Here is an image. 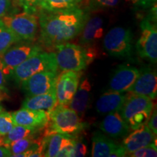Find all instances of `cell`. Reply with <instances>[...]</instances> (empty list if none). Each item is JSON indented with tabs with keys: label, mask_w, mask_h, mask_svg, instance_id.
Returning a JSON list of instances; mask_svg holds the SVG:
<instances>
[{
	"label": "cell",
	"mask_w": 157,
	"mask_h": 157,
	"mask_svg": "<svg viewBox=\"0 0 157 157\" xmlns=\"http://www.w3.org/2000/svg\"><path fill=\"white\" fill-rule=\"evenodd\" d=\"M2 100H3L2 95L1 94H0V112H1V111H4V109L2 108V105H1V102L2 101Z\"/></svg>",
	"instance_id": "39"
},
{
	"label": "cell",
	"mask_w": 157,
	"mask_h": 157,
	"mask_svg": "<svg viewBox=\"0 0 157 157\" xmlns=\"http://www.w3.org/2000/svg\"><path fill=\"white\" fill-rule=\"evenodd\" d=\"M57 66L63 71H82L96 56L93 46L84 48L71 43H63L54 47Z\"/></svg>",
	"instance_id": "2"
},
{
	"label": "cell",
	"mask_w": 157,
	"mask_h": 157,
	"mask_svg": "<svg viewBox=\"0 0 157 157\" xmlns=\"http://www.w3.org/2000/svg\"><path fill=\"white\" fill-rule=\"evenodd\" d=\"M43 1L44 0H25L23 8L25 11L36 14L40 9V6Z\"/></svg>",
	"instance_id": "30"
},
{
	"label": "cell",
	"mask_w": 157,
	"mask_h": 157,
	"mask_svg": "<svg viewBox=\"0 0 157 157\" xmlns=\"http://www.w3.org/2000/svg\"><path fill=\"white\" fill-rule=\"evenodd\" d=\"M92 142L93 148L91 155L93 157H109L110 154L119 146L100 131H95L93 133Z\"/></svg>",
	"instance_id": "21"
},
{
	"label": "cell",
	"mask_w": 157,
	"mask_h": 157,
	"mask_svg": "<svg viewBox=\"0 0 157 157\" xmlns=\"http://www.w3.org/2000/svg\"><path fill=\"white\" fill-rule=\"evenodd\" d=\"M83 0H44L39 10L47 11L64 10L78 7Z\"/></svg>",
	"instance_id": "23"
},
{
	"label": "cell",
	"mask_w": 157,
	"mask_h": 157,
	"mask_svg": "<svg viewBox=\"0 0 157 157\" xmlns=\"http://www.w3.org/2000/svg\"><path fill=\"white\" fill-rule=\"evenodd\" d=\"M141 33L137 42L136 50L138 56L150 60L157 61V29L156 21L148 15L140 23Z\"/></svg>",
	"instance_id": "8"
},
{
	"label": "cell",
	"mask_w": 157,
	"mask_h": 157,
	"mask_svg": "<svg viewBox=\"0 0 157 157\" xmlns=\"http://www.w3.org/2000/svg\"><path fill=\"white\" fill-rule=\"evenodd\" d=\"M119 3V0H87L84 10L88 13L91 12L113 8Z\"/></svg>",
	"instance_id": "26"
},
{
	"label": "cell",
	"mask_w": 157,
	"mask_h": 157,
	"mask_svg": "<svg viewBox=\"0 0 157 157\" xmlns=\"http://www.w3.org/2000/svg\"><path fill=\"white\" fill-rule=\"evenodd\" d=\"M92 86L87 78H84L72 98L68 106L73 109L76 113L82 118L90 105V95Z\"/></svg>",
	"instance_id": "19"
},
{
	"label": "cell",
	"mask_w": 157,
	"mask_h": 157,
	"mask_svg": "<svg viewBox=\"0 0 157 157\" xmlns=\"http://www.w3.org/2000/svg\"><path fill=\"white\" fill-rule=\"evenodd\" d=\"M34 136L35 135L29 136L12 143L8 146V148L12 153V156L14 154H21L31 148L33 145H34L39 140V138H35Z\"/></svg>",
	"instance_id": "25"
},
{
	"label": "cell",
	"mask_w": 157,
	"mask_h": 157,
	"mask_svg": "<svg viewBox=\"0 0 157 157\" xmlns=\"http://www.w3.org/2000/svg\"><path fill=\"white\" fill-rule=\"evenodd\" d=\"M89 14L78 7L64 10H39L40 42L48 48L66 43L81 34Z\"/></svg>",
	"instance_id": "1"
},
{
	"label": "cell",
	"mask_w": 157,
	"mask_h": 157,
	"mask_svg": "<svg viewBox=\"0 0 157 157\" xmlns=\"http://www.w3.org/2000/svg\"><path fill=\"white\" fill-rule=\"evenodd\" d=\"M21 42L14 33L7 29L0 20V56L15 43Z\"/></svg>",
	"instance_id": "24"
},
{
	"label": "cell",
	"mask_w": 157,
	"mask_h": 157,
	"mask_svg": "<svg viewBox=\"0 0 157 157\" xmlns=\"http://www.w3.org/2000/svg\"><path fill=\"white\" fill-rule=\"evenodd\" d=\"M58 105L56 87L49 93L42 95L29 96L23 101L22 108L32 110H44L49 112Z\"/></svg>",
	"instance_id": "20"
},
{
	"label": "cell",
	"mask_w": 157,
	"mask_h": 157,
	"mask_svg": "<svg viewBox=\"0 0 157 157\" xmlns=\"http://www.w3.org/2000/svg\"><path fill=\"white\" fill-rule=\"evenodd\" d=\"M39 130L41 129L31 128V127L21 126V125H15L13 129L5 135L4 146L8 148V146L12 143L29 136L35 135Z\"/></svg>",
	"instance_id": "22"
},
{
	"label": "cell",
	"mask_w": 157,
	"mask_h": 157,
	"mask_svg": "<svg viewBox=\"0 0 157 157\" xmlns=\"http://www.w3.org/2000/svg\"><path fill=\"white\" fill-rule=\"evenodd\" d=\"M127 93L119 113L133 130L146 124L154 108V103L146 96Z\"/></svg>",
	"instance_id": "3"
},
{
	"label": "cell",
	"mask_w": 157,
	"mask_h": 157,
	"mask_svg": "<svg viewBox=\"0 0 157 157\" xmlns=\"http://www.w3.org/2000/svg\"><path fill=\"white\" fill-rule=\"evenodd\" d=\"M126 151H125L124 148L121 145H119V147L116 149V150L113 153L110 154L109 157H121L126 156Z\"/></svg>",
	"instance_id": "35"
},
{
	"label": "cell",
	"mask_w": 157,
	"mask_h": 157,
	"mask_svg": "<svg viewBox=\"0 0 157 157\" xmlns=\"http://www.w3.org/2000/svg\"><path fill=\"white\" fill-rule=\"evenodd\" d=\"M154 142H156V135L151 132L146 124H144L133 129L132 132L124 137L121 146L124 148L126 154H129Z\"/></svg>",
	"instance_id": "15"
},
{
	"label": "cell",
	"mask_w": 157,
	"mask_h": 157,
	"mask_svg": "<svg viewBox=\"0 0 157 157\" xmlns=\"http://www.w3.org/2000/svg\"><path fill=\"white\" fill-rule=\"evenodd\" d=\"M102 132L112 138H121L129 132L130 128L126 121L121 118L119 112L106 114L99 125Z\"/></svg>",
	"instance_id": "16"
},
{
	"label": "cell",
	"mask_w": 157,
	"mask_h": 157,
	"mask_svg": "<svg viewBox=\"0 0 157 157\" xmlns=\"http://www.w3.org/2000/svg\"><path fill=\"white\" fill-rule=\"evenodd\" d=\"M125 98L126 94L124 93H119L109 90L102 94L96 102V111L101 115L119 112L125 101Z\"/></svg>",
	"instance_id": "17"
},
{
	"label": "cell",
	"mask_w": 157,
	"mask_h": 157,
	"mask_svg": "<svg viewBox=\"0 0 157 157\" xmlns=\"http://www.w3.org/2000/svg\"><path fill=\"white\" fill-rule=\"evenodd\" d=\"M148 128L151 130V132L156 135L157 134V112H156V108L155 107L153 109V111L149 118L148 122L146 124Z\"/></svg>",
	"instance_id": "32"
},
{
	"label": "cell",
	"mask_w": 157,
	"mask_h": 157,
	"mask_svg": "<svg viewBox=\"0 0 157 157\" xmlns=\"http://www.w3.org/2000/svg\"><path fill=\"white\" fill-rule=\"evenodd\" d=\"M130 93L146 96L151 100L156 98L157 76L156 70L151 68H143L131 89Z\"/></svg>",
	"instance_id": "13"
},
{
	"label": "cell",
	"mask_w": 157,
	"mask_h": 157,
	"mask_svg": "<svg viewBox=\"0 0 157 157\" xmlns=\"http://www.w3.org/2000/svg\"><path fill=\"white\" fill-rule=\"evenodd\" d=\"M139 74L140 70L134 66L119 65L110 78L109 90L119 93H127L136 81Z\"/></svg>",
	"instance_id": "12"
},
{
	"label": "cell",
	"mask_w": 157,
	"mask_h": 157,
	"mask_svg": "<svg viewBox=\"0 0 157 157\" xmlns=\"http://www.w3.org/2000/svg\"><path fill=\"white\" fill-rule=\"evenodd\" d=\"M157 156L156 142L151 143L149 146L143 147L129 154V156L132 157H152Z\"/></svg>",
	"instance_id": "28"
},
{
	"label": "cell",
	"mask_w": 157,
	"mask_h": 157,
	"mask_svg": "<svg viewBox=\"0 0 157 157\" xmlns=\"http://www.w3.org/2000/svg\"><path fill=\"white\" fill-rule=\"evenodd\" d=\"M11 5L12 0H0V19L8 14Z\"/></svg>",
	"instance_id": "33"
},
{
	"label": "cell",
	"mask_w": 157,
	"mask_h": 157,
	"mask_svg": "<svg viewBox=\"0 0 157 157\" xmlns=\"http://www.w3.org/2000/svg\"><path fill=\"white\" fill-rule=\"evenodd\" d=\"M87 154V148L82 140H78L76 136L75 146H74L73 156L74 157L85 156Z\"/></svg>",
	"instance_id": "29"
},
{
	"label": "cell",
	"mask_w": 157,
	"mask_h": 157,
	"mask_svg": "<svg viewBox=\"0 0 157 157\" xmlns=\"http://www.w3.org/2000/svg\"><path fill=\"white\" fill-rule=\"evenodd\" d=\"M15 126L12 113L2 111L0 112V135L5 136Z\"/></svg>",
	"instance_id": "27"
},
{
	"label": "cell",
	"mask_w": 157,
	"mask_h": 157,
	"mask_svg": "<svg viewBox=\"0 0 157 157\" xmlns=\"http://www.w3.org/2000/svg\"><path fill=\"white\" fill-rule=\"evenodd\" d=\"M12 2H13L15 5L21 6V7H23V5H24L25 0H12Z\"/></svg>",
	"instance_id": "37"
},
{
	"label": "cell",
	"mask_w": 157,
	"mask_h": 157,
	"mask_svg": "<svg viewBox=\"0 0 157 157\" xmlns=\"http://www.w3.org/2000/svg\"><path fill=\"white\" fill-rule=\"evenodd\" d=\"M5 142V136H0V146H4Z\"/></svg>",
	"instance_id": "38"
},
{
	"label": "cell",
	"mask_w": 157,
	"mask_h": 157,
	"mask_svg": "<svg viewBox=\"0 0 157 157\" xmlns=\"http://www.w3.org/2000/svg\"><path fill=\"white\" fill-rule=\"evenodd\" d=\"M42 51V49L40 46L31 42L12 46L2 56H0V60L3 65L4 74L5 76L11 75L13 71L17 66Z\"/></svg>",
	"instance_id": "9"
},
{
	"label": "cell",
	"mask_w": 157,
	"mask_h": 157,
	"mask_svg": "<svg viewBox=\"0 0 157 157\" xmlns=\"http://www.w3.org/2000/svg\"><path fill=\"white\" fill-rule=\"evenodd\" d=\"M58 72L45 71L30 76L21 83V87L27 97L49 93L56 87Z\"/></svg>",
	"instance_id": "10"
},
{
	"label": "cell",
	"mask_w": 157,
	"mask_h": 157,
	"mask_svg": "<svg viewBox=\"0 0 157 157\" xmlns=\"http://www.w3.org/2000/svg\"><path fill=\"white\" fill-rule=\"evenodd\" d=\"M81 71H63L58 76L56 93L58 105L68 106L77 90Z\"/></svg>",
	"instance_id": "11"
},
{
	"label": "cell",
	"mask_w": 157,
	"mask_h": 157,
	"mask_svg": "<svg viewBox=\"0 0 157 157\" xmlns=\"http://www.w3.org/2000/svg\"><path fill=\"white\" fill-rule=\"evenodd\" d=\"M12 153L9 148L5 146H0V157L11 156Z\"/></svg>",
	"instance_id": "36"
},
{
	"label": "cell",
	"mask_w": 157,
	"mask_h": 157,
	"mask_svg": "<svg viewBox=\"0 0 157 157\" xmlns=\"http://www.w3.org/2000/svg\"><path fill=\"white\" fill-rule=\"evenodd\" d=\"M0 136H1V135H0Z\"/></svg>",
	"instance_id": "40"
},
{
	"label": "cell",
	"mask_w": 157,
	"mask_h": 157,
	"mask_svg": "<svg viewBox=\"0 0 157 157\" xmlns=\"http://www.w3.org/2000/svg\"><path fill=\"white\" fill-rule=\"evenodd\" d=\"M103 44L105 50L111 57L129 58L132 50V31L124 27H114L104 36Z\"/></svg>",
	"instance_id": "7"
},
{
	"label": "cell",
	"mask_w": 157,
	"mask_h": 157,
	"mask_svg": "<svg viewBox=\"0 0 157 157\" xmlns=\"http://www.w3.org/2000/svg\"><path fill=\"white\" fill-rule=\"evenodd\" d=\"M48 113L46 127L53 132L76 136L87 126L76 111L66 105H58Z\"/></svg>",
	"instance_id": "4"
},
{
	"label": "cell",
	"mask_w": 157,
	"mask_h": 157,
	"mask_svg": "<svg viewBox=\"0 0 157 157\" xmlns=\"http://www.w3.org/2000/svg\"><path fill=\"white\" fill-rule=\"evenodd\" d=\"M11 113L15 125L43 129L48 122V113L44 110H32L22 108Z\"/></svg>",
	"instance_id": "14"
},
{
	"label": "cell",
	"mask_w": 157,
	"mask_h": 157,
	"mask_svg": "<svg viewBox=\"0 0 157 157\" xmlns=\"http://www.w3.org/2000/svg\"><path fill=\"white\" fill-rule=\"evenodd\" d=\"M58 70L55 52L42 51L17 66L13 71L11 75L17 84H21L35 74L45 71L58 72Z\"/></svg>",
	"instance_id": "5"
},
{
	"label": "cell",
	"mask_w": 157,
	"mask_h": 157,
	"mask_svg": "<svg viewBox=\"0 0 157 157\" xmlns=\"http://www.w3.org/2000/svg\"><path fill=\"white\" fill-rule=\"evenodd\" d=\"M5 75L3 72V65L0 60V91H5Z\"/></svg>",
	"instance_id": "34"
},
{
	"label": "cell",
	"mask_w": 157,
	"mask_h": 157,
	"mask_svg": "<svg viewBox=\"0 0 157 157\" xmlns=\"http://www.w3.org/2000/svg\"><path fill=\"white\" fill-rule=\"evenodd\" d=\"M0 20L21 42H32L36 39L39 28V18L36 13L24 10L7 14Z\"/></svg>",
	"instance_id": "6"
},
{
	"label": "cell",
	"mask_w": 157,
	"mask_h": 157,
	"mask_svg": "<svg viewBox=\"0 0 157 157\" xmlns=\"http://www.w3.org/2000/svg\"><path fill=\"white\" fill-rule=\"evenodd\" d=\"M80 34L81 46L93 47L103 34V19L99 16L88 17Z\"/></svg>",
	"instance_id": "18"
},
{
	"label": "cell",
	"mask_w": 157,
	"mask_h": 157,
	"mask_svg": "<svg viewBox=\"0 0 157 157\" xmlns=\"http://www.w3.org/2000/svg\"><path fill=\"white\" fill-rule=\"evenodd\" d=\"M126 1L130 2L136 8L140 9L148 8L156 3V0H126Z\"/></svg>",
	"instance_id": "31"
}]
</instances>
